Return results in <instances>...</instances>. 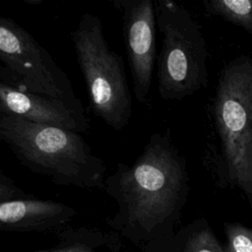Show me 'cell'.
<instances>
[{
  "instance_id": "1",
  "label": "cell",
  "mask_w": 252,
  "mask_h": 252,
  "mask_svg": "<svg viewBox=\"0 0 252 252\" xmlns=\"http://www.w3.org/2000/svg\"><path fill=\"white\" fill-rule=\"evenodd\" d=\"M104 191L118 206L115 221L152 233L174 220L187 201L185 158L168 132H156L132 164H116Z\"/></svg>"
},
{
  "instance_id": "2",
  "label": "cell",
  "mask_w": 252,
  "mask_h": 252,
  "mask_svg": "<svg viewBox=\"0 0 252 252\" xmlns=\"http://www.w3.org/2000/svg\"><path fill=\"white\" fill-rule=\"evenodd\" d=\"M0 139L22 165L56 185L105 190V161L80 133L0 114Z\"/></svg>"
},
{
  "instance_id": "3",
  "label": "cell",
  "mask_w": 252,
  "mask_h": 252,
  "mask_svg": "<svg viewBox=\"0 0 252 252\" xmlns=\"http://www.w3.org/2000/svg\"><path fill=\"white\" fill-rule=\"evenodd\" d=\"M214 120L226 183L252 207V56L241 54L220 70Z\"/></svg>"
},
{
  "instance_id": "4",
  "label": "cell",
  "mask_w": 252,
  "mask_h": 252,
  "mask_svg": "<svg viewBox=\"0 0 252 252\" xmlns=\"http://www.w3.org/2000/svg\"><path fill=\"white\" fill-rule=\"evenodd\" d=\"M155 2L161 34L158 91L164 100L180 101L208 86L207 42L201 25L184 6L172 0Z\"/></svg>"
},
{
  "instance_id": "5",
  "label": "cell",
  "mask_w": 252,
  "mask_h": 252,
  "mask_svg": "<svg viewBox=\"0 0 252 252\" xmlns=\"http://www.w3.org/2000/svg\"><path fill=\"white\" fill-rule=\"evenodd\" d=\"M71 38L94 113L111 129L123 130L132 116V95L123 59L107 44L100 18L84 13Z\"/></svg>"
},
{
  "instance_id": "6",
  "label": "cell",
  "mask_w": 252,
  "mask_h": 252,
  "mask_svg": "<svg viewBox=\"0 0 252 252\" xmlns=\"http://www.w3.org/2000/svg\"><path fill=\"white\" fill-rule=\"evenodd\" d=\"M0 81L12 87L83 105L67 74L21 25L0 17Z\"/></svg>"
},
{
  "instance_id": "7",
  "label": "cell",
  "mask_w": 252,
  "mask_h": 252,
  "mask_svg": "<svg viewBox=\"0 0 252 252\" xmlns=\"http://www.w3.org/2000/svg\"><path fill=\"white\" fill-rule=\"evenodd\" d=\"M121 14L123 40L133 82L134 96L149 103L157 56V16L153 0H114Z\"/></svg>"
},
{
  "instance_id": "8",
  "label": "cell",
  "mask_w": 252,
  "mask_h": 252,
  "mask_svg": "<svg viewBox=\"0 0 252 252\" xmlns=\"http://www.w3.org/2000/svg\"><path fill=\"white\" fill-rule=\"evenodd\" d=\"M0 114L80 134L90 128V119L83 105L21 90L1 81Z\"/></svg>"
},
{
  "instance_id": "9",
  "label": "cell",
  "mask_w": 252,
  "mask_h": 252,
  "mask_svg": "<svg viewBox=\"0 0 252 252\" xmlns=\"http://www.w3.org/2000/svg\"><path fill=\"white\" fill-rule=\"evenodd\" d=\"M65 204L28 196L0 204V223L7 229H41L61 224L75 215Z\"/></svg>"
},
{
  "instance_id": "10",
  "label": "cell",
  "mask_w": 252,
  "mask_h": 252,
  "mask_svg": "<svg viewBox=\"0 0 252 252\" xmlns=\"http://www.w3.org/2000/svg\"><path fill=\"white\" fill-rule=\"evenodd\" d=\"M203 5L208 15L221 18L252 34V0H204Z\"/></svg>"
},
{
  "instance_id": "11",
  "label": "cell",
  "mask_w": 252,
  "mask_h": 252,
  "mask_svg": "<svg viewBox=\"0 0 252 252\" xmlns=\"http://www.w3.org/2000/svg\"><path fill=\"white\" fill-rule=\"evenodd\" d=\"M225 252H252V228L241 223H225Z\"/></svg>"
},
{
  "instance_id": "12",
  "label": "cell",
  "mask_w": 252,
  "mask_h": 252,
  "mask_svg": "<svg viewBox=\"0 0 252 252\" xmlns=\"http://www.w3.org/2000/svg\"><path fill=\"white\" fill-rule=\"evenodd\" d=\"M184 252H225V250L220 246L212 229L203 222V225L188 238Z\"/></svg>"
},
{
  "instance_id": "13",
  "label": "cell",
  "mask_w": 252,
  "mask_h": 252,
  "mask_svg": "<svg viewBox=\"0 0 252 252\" xmlns=\"http://www.w3.org/2000/svg\"><path fill=\"white\" fill-rule=\"evenodd\" d=\"M28 194L4 172H0V204L27 198Z\"/></svg>"
},
{
  "instance_id": "14",
  "label": "cell",
  "mask_w": 252,
  "mask_h": 252,
  "mask_svg": "<svg viewBox=\"0 0 252 252\" xmlns=\"http://www.w3.org/2000/svg\"><path fill=\"white\" fill-rule=\"evenodd\" d=\"M44 252H91V250L83 244H76V245H71L65 248L52 250V251H44Z\"/></svg>"
}]
</instances>
